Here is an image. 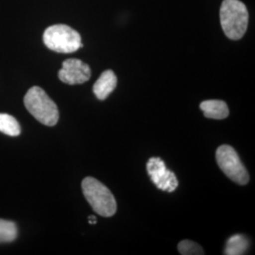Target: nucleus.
<instances>
[{"instance_id": "obj_1", "label": "nucleus", "mask_w": 255, "mask_h": 255, "mask_svg": "<svg viewBox=\"0 0 255 255\" xmlns=\"http://www.w3.org/2000/svg\"><path fill=\"white\" fill-rule=\"evenodd\" d=\"M220 24L225 35L231 40H239L246 33L249 11L239 0H224L220 7Z\"/></svg>"}, {"instance_id": "obj_2", "label": "nucleus", "mask_w": 255, "mask_h": 255, "mask_svg": "<svg viewBox=\"0 0 255 255\" xmlns=\"http://www.w3.org/2000/svg\"><path fill=\"white\" fill-rule=\"evenodd\" d=\"M24 104L28 113L40 123L49 127L57 124L60 117L58 107L41 87H31L24 98Z\"/></svg>"}, {"instance_id": "obj_3", "label": "nucleus", "mask_w": 255, "mask_h": 255, "mask_svg": "<svg viewBox=\"0 0 255 255\" xmlns=\"http://www.w3.org/2000/svg\"><path fill=\"white\" fill-rule=\"evenodd\" d=\"M83 195L92 209L101 217H113L118 210L117 201L107 186L93 177L85 178L82 183Z\"/></svg>"}, {"instance_id": "obj_4", "label": "nucleus", "mask_w": 255, "mask_h": 255, "mask_svg": "<svg viewBox=\"0 0 255 255\" xmlns=\"http://www.w3.org/2000/svg\"><path fill=\"white\" fill-rule=\"evenodd\" d=\"M43 40L47 48L58 53H73L83 46L80 33L64 24L47 27Z\"/></svg>"}, {"instance_id": "obj_5", "label": "nucleus", "mask_w": 255, "mask_h": 255, "mask_svg": "<svg viewBox=\"0 0 255 255\" xmlns=\"http://www.w3.org/2000/svg\"><path fill=\"white\" fill-rule=\"evenodd\" d=\"M217 162L219 168L229 179L237 184L245 185L250 181V175L242 164L236 149L229 145H222L217 149Z\"/></svg>"}, {"instance_id": "obj_6", "label": "nucleus", "mask_w": 255, "mask_h": 255, "mask_svg": "<svg viewBox=\"0 0 255 255\" xmlns=\"http://www.w3.org/2000/svg\"><path fill=\"white\" fill-rule=\"evenodd\" d=\"M146 171L158 189L171 193L178 188L179 182L176 175L166 168L161 158H150L146 164Z\"/></svg>"}, {"instance_id": "obj_7", "label": "nucleus", "mask_w": 255, "mask_h": 255, "mask_svg": "<svg viewBox=\"0 0 255 255\" xmlns=\"http://www.w3.org/2000/svg\"><path fill=\"white\" fill-rule=\"evenodd\" d=\"M58 77L61 82L69 85L82 84L90 80L91 68L81 60L68 59L63 63V67L59 71Z\"/></svg>"}, {"instance_id": "obj_8", "label": "nucleus", "mask_w": 255, "mask_h": 255, "mask_svg": "<svg viewBox=\"0 0 255 255\" xmlns=\"http://www.w3.org/2000/svg\"><path fill=\"white\" fill-rule=\"evenodd\" d=\"M118 84V78L113 70H105L93 86V92L98 100L104 101L114 91Z\"/></svg>"}, {"instance_id": "obj_9", "label": "nucleus", "mask_w": 255, "mask_h": 255, "mask_svg": "<svg viewBox=\"0 0 255 255\" xmlns=\"http://www.w3.org/2000/svg\"><path fill=\"white\" fill-rule=\"evenodd\" d=\"M200 108L207 119H221L228 118L230 111L228 105L223 101H205L201 102Z\"/></svg>"}, {"instance_id": "obj_10", "label": "nucleus", "mask_w": 255, "mask_h": 255, "mask_svg": "<svg viewBox=\"0 0 255 255\" xmlns=\"http://www.w3.org/2000/svg\"><path fill=\"white\" fill-rule=\"evenodd\" d=\"M249 246H250V242L245 236H242V235L233 236L231 238H229L227 241L224 255H244L246 254Z\"/></svg>"}, {"instance_id": "obj_11", "label": "nucleus", "mask_w": 255, "mask_h": 255, "mask_svg": "<svg viewBox=\"0 0 255 255\" xmlns=\"http://www.w3.org/2000/svg\"><path fill=\"white\" fill-rule=\"evenodd\" d=\"M0 131L9 136H18L21 128L14 118L8 114H0Z\"/></svg>"}, {"instance_id": "obj_12", "label": "nucleus", "mask_w": 255, "mask_h": 255, "mask_svg": "<svg viewBox=\"0 0 255 255\" xmlns=\"http://www.w3.org/2000/svg\"><path fill=\"white\" fill-rule=\"evenodd\" d=\"M17 237V227L9 220L0 219V243H9Z\"/></svg>"}, {"instance_id": "obj_13", "label": "nucleus", "mask_w": 255, "mask_h": 255, "mask_svg": "<svg viewBox=\"0 0 255 255\" xmlns=\"http://www.w3.org/2000/svg\"><path fill=\"white\" fill-rule=\"evenodd\" d=\"M178 250L182 255H203L204 251L199 244L191 240H183L179 243Z\"/></svg>"}, {"instance_id": "obj_14", "label": "nucleus", "mask_w": 255, "mask_h": 255, "mask_svg": "<svg viewBox=\"0 0 255 255\" xmlns=\"http://www.w3.org/2000/svg\"><path fill=\"white\" fill-rule=\"evenodd\" d=\"M88 219H89V223L90 224H96L97 223V218L95 216H90Z\"/></svg>"}]
</instances>
